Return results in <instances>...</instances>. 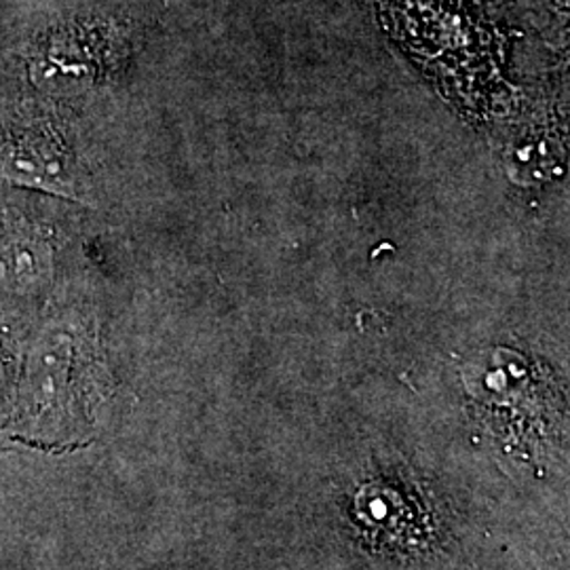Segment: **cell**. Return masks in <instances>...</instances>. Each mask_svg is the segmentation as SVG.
<instances>
[{"label": "cell", "mask_w": 570, "mask_h": 570, "mask_svg": "<svg viewBox=\"0 0 570 570\" xmlns=\"http://www.w3.org/2000/svg\"><path fill=\"white\" fill-rule=\"evenodd\" d=\"M0 376H2V357H0Z\"/></svg>", "instance_id": "3"}, {"label": "cell", "mask_w": 570, "mask_h": 570, "mask_svg": "<svg viewBox=\"0 0 570 570\" xmlns=\"http://www.w3.org/2000/svg\"><path fill=\"white\" fill-rule=\"evenodd\" d=\"M51 242L23 220L0 233V285L9 289H37L51 277Z\"/></svg>", "instance_id": "2"}, {"label": "cell", "mask_w": 570, "mask_h": 570, "mask_svg": "<svg viewBox=\"0 0 570 570\" xmlns=\"http://www.w3.org/2000/svg\"><path fill=\"white\" fill-rule=\"evenodd\" d=\"M0 178L49 195L77 197V174L56 125L45 119L20 122L0 144Z\"/></svg>", "instance_id": "1"}]
</instances>
